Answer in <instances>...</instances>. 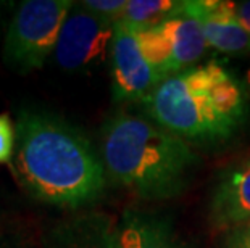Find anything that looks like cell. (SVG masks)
Segmentation results:
<instances>
[{
  "instance_id": "1",
  "label": "cell",
  "mask_w": 250,
  "mask_h": 248,
  "mask_svg": "<svg viewBox=\"0 0 250 248\" xmlns=\"http://www.w3.org/2000/svg\"><path fill=\"white\" fill-rule=\"evenodd\" d=\"M13 168L36 200L78 208L105 189V166L81 131L58 116L23 110L17 119Z\"/></svg>"
},
{
  "instance_id": "2",
  "label": "cell",
  "mask_w": 250,
  "mask_h": 248,
  "mask_svg": "<svg viewBox=\"0 0 250 248\" xmlns=\"http://www.w3.org/2000/svg\"><path fill=\"white\" fill-rule=\"evenodd\" d=\"M142 105L153 123L195 144L229 139L247 113L242 86L216 61L169 76Z\"/></svg>"
},
{
  "instance_id": "3",
  "label": "cell",
  "mask_w": 250,
  "mask_h": 248,
  "mask_svg": "<svg viewBox=\"0 0 250 248\" xmlns=\"http://www.w3.org/2000/svg\"><path fill=\"white\" fill-rule=\"evenodd\" d=\"M102 161L116 182L142 197L167 198L186 187L199 156L152 119L116 113L102 131Z\"/></svg>"
},
{
  "instance_id": "4",
  "label": "cell",
  "mask_w": 250,
  "mask_h": 248,
  "mask_svg": "<svg viewBox=\"0 0 250 248\" xmlns=\"http://www.w3.org/2000/svg\"><path fill=\"white\" fill-rule=\"evenodd\" d=\"M71 0H24L8 26L3 61L18 73H29L55 52Z\"/></svg>"
},
{
  "instance_id": "5",
  "label": "cell",
  "mask_w": 250,
  "mask_h": 248,
  "mask_svg": "<svg viewBox=\"0 0 250 248\" xmlns=\"http://www.w3.org/2000/svg\"><path fill=\"white\" fill-rule=\"evenodd\" d=\"M136 38L142 55L162 82L189 70L208 47L200 21L188 12L184 2H179L176 10L160 23L137 29Z\"/></svg>"
},
{
  "instance_id": "6",
  "label": "cell",
  "mask_w": 250,
  "mask_h": 248,
  "mask_svg": "<svg viewBox=\"0 0 250 248\" xmlns=\"http://www.w3.org/2000/svg\"><path fill=\"white\" fill-rule=\"evenodd\" d=\"M115 24L74 3L63 23L55 47V61L65 71H87L111 54Z\"/></svg>"
},
{
  "instance_id": "7",
  "label": "cell",
  "mask_w": 250,
  "mask_h": 248,
  "mask_svg": "<svg viewBox=\"0 0 250 248\" xmlns=\"http://www.w3.org/2000/svg\"><path fill=\"white\" fill-rule=\"evenodd\" d=\"M111 84L116 102H141L153 92L162 79L142 55L136 31L118 21L111 44Z\"/></svg>"
},
{
  "instance_id": "8",
  "label": "cell",
  "mask_w": 250,
  "mask_h": 248,
  "mask_svg": "<svg viewBox=\"0 0 250 248\" xmlns=\"http://www.w3.org/2000/svg\"><path fill=\"white\" fill-rule=\"evenodd\" d=\"M188 12L200 21L207 45L221 54L250 55V34L234 8L225 0H186Z\"/></svg>"
},
{
  "instance_id": "9",
  "label": "cell",
  "mask_w": 250,
  "mask_h": 248,
  "mask_svg": "<svg viewBox=\"0 0 250 248\" xmlns=\"http://www.w3.org/2000/svg\"><path fill=\"white\" fill-rule=\"evenodd\" d=\"M211 218L220 228L250 226V156L221 174L211 198Z\"/></svg>"
},
{
  "instance_id": "10",
  "label": "cell",
  "mask_w": 250,
  "mask_h": 248,
  "mask_svg": "<svg viewBox=\"0 0 250 248\" xmlns=\"http://www.w3.org/2000/svg\"><path fill=\"white\" fill-rule=\"evenodd\" d=\"M45 248H120L118 226L100 214L73 219L52 232Z\"/></svg>"
},
{
  "instance_id": "11",
  "label": "cell",
  "mask_w": 250,
  "mask_h": 248,
  "mask_svg": "<svg viewBox=\"0 0 250 248\" xmlns=\"http://www.w3.org/2000/svg\"><path fill=\"white\" fill-rule=\"evenodd\" d=\"M118 240L120 248H184L167 221L144 211H126Z\"/></svg>"
},
{
  "instance_id": "12",
  "label": "cell",
  "mask_w": 250,
  "mask_h": 248,
  "mask_svg": "<svg viewBox=\"0 0 250 248\" xmlns=\"http://www.w3.org/2000/svg\"><path fill=\"white\" fill-rule=\"evenodd\" d=\"M179 2L173 0H127L125 17L121 21L132 29H146L160 23L169 13H173Z\"/></svg>"
},
{
  "instance_id": "13",
  "label": "cell",
  "mask_w": 250,
  "mask_h": 248,
  "mask_svg": "<svg viewBox=\"0 0 250 248\" xmlns=\"http://www.w3.org/2000/svg\"><path fill=\"white\" fill-rule=\"evenodd\" d=\"M79 3L90 13L116 24L125 17L127 0H83Z\"/></svg>"
},
{
  "instance_id": "14",
  "label": "cell",
  "mask_w": 250,
  "mask_h": 248,
  "mask_svg": "<svg viewBox=\"0 0 250 248\" xmlns=\"http://www.w3.org/2000/svg\"><path fill=\"white\" fill-rule=\"evenodd\" d=\"M17 131L7 114H0V165L12 161Z\"/></svg>"
},
{
  "instance_id": "15",
  "label": "cell",
  "mask_w": 250,
  "mask_h": 248,
  "mask_svg": "<svg viewBox=\"0 0 250 248\" xmlns=\"http://www.w3.org/2000/svg\"><path fill=\"white\" fill-rule=\"evenodd\" d=\"M229 248H250V226L234 230L229 240Z\"/></svg>"
},
{
  "instance_id": "16",
  "label": "cell",
  "mask_w": 250,
  "mask_h": 248,
  "mask_svg": "<svg viewBox=\"0 0 250 248\" xmlns=\"http://www.w3.org/2000/svg\"><path fill=\"white\" fill-rule=\"evenodd\" d=\"M234 8H236V15L244 29L250 34V0L246 2H234Z\"/></svg>"
},
{
  "instance_id": "17",
  "label": "cell",
  "mask_w": 250,
  "mask_h": 248,
  "mask_svg": "<svg viewBox=\"0 0 250 248\" xmlns=\"http://www.w3.org/2000/svg\"><path fill=\"white\" fill-rule=\"evenodd\" d=\"M246 82H247V87H249V91H250V70L247 71V75H246Z\"/></svg>"
}]
</instances>
